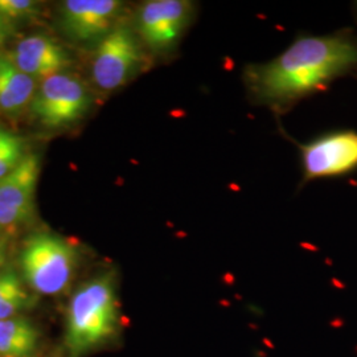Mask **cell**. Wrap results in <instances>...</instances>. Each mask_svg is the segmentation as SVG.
<instances>
[{
  "instance_id": "7c38bea8",
  "label": "cell",
  "mask_w": 357,
  "mask_h": 357,
  "mask_svg": "<svg viewBox=\"0 0 357 357\" xmlns=\"http://www.w3.org/2000/svg\"><path fill=\"white\" fill-rule=\"evenodd\" d=\"M40 331L26 318L0 320V357H33L38 348Z\"/></svg>"
},
{
  "instance_id": "5bb4252c",
  "label": "cell",
  "mask_w": 357,
  "mask_h": 357,
  "mask_svg": "<svg viewBox=\"0 0 357 357\" xmlns=\"http://www.w3.org/2000/svg\"><path fill=\"white\" fill-rule=\"evenodd\" d=\"M24 158L23 139L11 131L0 128V178L13 172Z\"/></svg>"
},
{
  "instance_id": "9a60e30c",
  "label": "cell",
  "mask_w": 357,
  "mask_h": 357,
  "mask_svg": "<svg viewBox=\"0 0 357 357\" xmlns=\"http://www.w3.org/2000/svg\"><path fill=\"white\" fill-rule=\"evenodd\" d=\"M38 8V3L31 0H0V15L8 22L32 17Z\"/></svg>"
},
{
  "instance_id": "30bf717a",
  "label": "cell",
  "mask_w": 357,
  "mask_h": 357,
  "mask_svg": "<svg viewBox=\"0 0 357 357\" xmlns=\"http://www.w3.org/2000/svg\"><path fill=\"white\" fill-rule=\"evenodd\" d=\"M10 59L22 72L35 79H48L61 75L70 65V59L64 48L43 35L28 36L17 43Z\"/></svg>"
},
{
  "instance_id": "7a4b0ae2",
  "label": "cell",
  "mask_w": 357,
  "mask_h": 357,
  "mask_svg": "<svg viewBox=\"0 0 357 357\" xmlns=\"http://www.w3.org/2000/svg\"><path fill=\"white\" fill-rule=\"evenodd\" d=\"M121 308L114 270H106L79 286L69 301L65 348L70 357H85L112 344L121 333Z\"/></svg>"
},
{
  "instance_id": "3957f363",
  "label": "cell",
  "mask_w": 357,
  "mask_h": 357,
  "mask_svg": "<svg viewBox=\"0 0 357 357\" xmlns=\"http://www.w3.org/2000/svg\"><path fill=\"white\" fill-rule=\"evenodd\" d=\"M78 266L73 243L53 233H36L26 238L20 253L22 275L41 295H59L69 287Z\"/></svg>"
},
{
  "instance_id": "ba28073f",
  "label": "cell",
  "mask_w": 357,
  "mask_h": 357,
  "mask_svg": "<svg viewBox=\"0 0 357 357\" xmlns=\"http://www.w3.org/2000/svg\"><path fill=\"white\" fill-rule=\"evenodd\" d=\"M122 10L116 0H68L61 6L63 28L75 41H101L118 26Z\"/></svg>"
},
{
  "instance_id": "e0dca14e",
  "label": "cell",
  "mask_w": 357,
  "mask_h": 357,
  "mask_svg": "<svg viewBox=\"0 0 357 357\" xmlns=\"http://www.w3.org/2000/svg\"><path fill=\"white\" fill-rule=\"evenodd\" d=\"M6 253H7V243L4 240H0V268L6 264Z\"/></svg>"
},
{
  "instance_id": "9c48e42d",
  "label": "cell",
  "mask_w": 357,
  "mask_h": 357,
  "mask_svg": "<svg viewBox=\"0 0 357 357\" xmlns=\"http://www.w3.org/2000/svg\"><path fill=\"white\" fill-rule=\"evenodd\" d=\"M307 180L343 175L357 167V132L339 131L302 146Z\"/></svg>"
},
{
  "instance_id": "2e32d148",
  "label": "cell",
  "mask_w": 357,
  "mask_h": 357,
  "mask_svg": "<svg viewBox=\"0 0 357 357\" xmlns=\"http://www.w3.org/2000/svg\"><path fill=\"white\" fill-rule=\"evenodd\" d=\"M10 33V23L0 15V44L7 38Z\"/></svg>"
},
{
  "instance_id": "52a82bcc",
  "label": "cell",
  "mask_w": 357,
  "mask_h": 357,
  "mask_svg": "<svg viewBox=\"0 0 357 357\" xmlns=\"http://www.w3.org/2000/svg\"><path fill=\"white\" fill-rule=\"evenodd\" d=\"M40 176L38 155H26L23 162L0 178V228H15L31 220Z\"/></svg>"
},
{
  "instance_id": "4fadbf2b",
  "label": "cell",
  "mask_w": 357,
  "mask_h": 357,
  "mask_svg": "<svg viewBox=\"0 0 357 357\" xmlns=\"http://www.w3.org/2000/svg\"><path fill=\"white\" fill-rule=\"evenodd\" d=\"M32 303L33 298L17 273L13 268L0 271V320L17 317Z\"/></svg>"
},
{
  "instance_id": "277c9868",
  "label": "cell",
  "mask_w": 357,
  "mask_h": 357,
  "mask_svg": "<svg viewBox=\"0 0 357 357\" xmlns=\"http://www.w3.org/2000/svg\"><path fill=\"white\" fill-rule=\"evenodd\" d=\"M143 64L144 52L137 32L126 24H118L98 41L91 63V77L100 89L114 91L137 76Z\"/></svg>"
},
{
  "instance_id": "8992f818",
  "label": "cell",
  "mask_w": 357,
  "mask_h": 357,
  "mask_svg": "<svg viewBox=\"0 0 357 357\" xmlns=\"http://www.w3.org/2000/svg\"><path fill=\"white\" fill-rule=\"evenodd\" d=\"M31 103L40 123L60 128L84 116L89 109L90 96L79 79L61 73L44 79Z\"/></svg>"
},
{
  "instance_id": "5b68a950",
  "label": "cell",
  "mask_w": 357,
  "mask_h": 357,
  "mask_svg": "<svg viewBox=\"0 0 357 357\" xmlns=\"http://www.w3.org/2000/svg\"><path fill=\"white\" fill-rule=\"evenodd\" d=\"M195 8L187 0L146 1L137 16V35L155 53H169L191 26Z\"/></svg>"
},
{
  "instance_id": "6da1fadb",
  "label": "cell",
  "mask_w": 357,
  "mask_h": 357,
  "mask_svg": "<svg viewBox=\"0 0 357 357\" xmlns=\"http://www.w3.org/2000/svg\"><path fill=\"white\" fill-rule=\"evenodd\" d=\"M357 64V45L342 36L296 38L280 56L245 70L248 89L255 101L286 106Z\"/></svg>"
},
{
  "instance_id": "8fae6325",
  "label": "cell",
  "mask_w": 357,
  "mask_h": 357,
  "mask_svg": "<svg viewBox=\"0 0 357 357\" xmlns=\"http://www.w3.org/2000/svg\"><path fill=\"white\" fill-rule=\"evenodd\" d=\"M35 94V78L22 72L10 57L0 56V109L7 114H19Z\"/></svg>"
}]
</instances>
